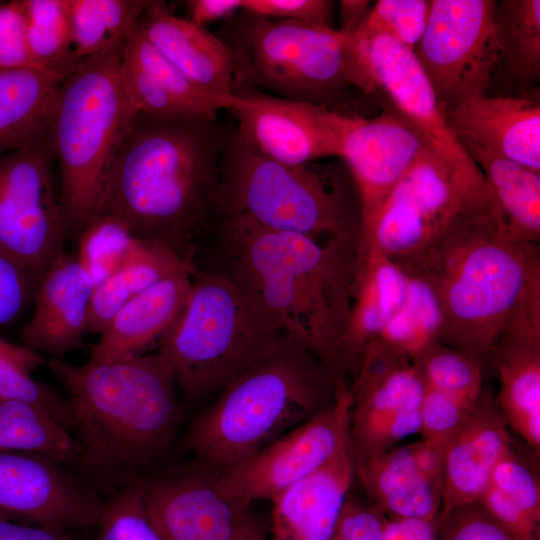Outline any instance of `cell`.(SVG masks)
Masks as SVG:
<instances>
[{
	"instance_id": "cell-1",
	"label": "cell",
	"mask_w": 540,
	"mask_h": 540,
	"mask_svg": "<svg viewBox=\"0 0 540 540\" xmlns=\"http://www.w3.org/2000/svg\"><path fill=\"white\" fill-rule=\"evenodd\" d=\"M396 263L434 291L439 342L482 364L505 334L540 339V245L510 234L500 212L465 216Z\"/></svg>"
},
{
	"instance_id": "cell-2",
	"label": "cell",
	"mask_w": 540,
	"mask_h": 540,
	"mask_svg": "<svg viewBox=\"0 0 540 540\" xmlns=\"http://www.w3.org/2000/svg\"><path fill=\"white\" fill-rule=\"evenodd\" d=\"M207 264L249 290L282 329L340 376V352L352 304L359 239L314 238L218 215Z\"/></svg>"
},
{
	"instance_id": "cell-3",
	"label": "cell",
	"mask_w": 540,
	"mask_h": 540,
	"mask_svg": "<svg viewBox=\"0 0 540 540\" xmlns=\"http://www.w3.org/2000/svg\"><path fill=\"white\" fill-rule=\"evenodd\" d=\"M224 132L215 118L136 113L111 167L99 214L192 265L218 214Z\"/></svg>"
},
{
	"instance_id": "cell-4",
	"label": "cell",
	"mask_w": 540,
	"mask_h": 540,
	"mask_svg": "<svg viewBox=\"0 0 540 540\" xmlns=\"http://www.w3.org/2000/svg\"><path fill=\"white\" fill-rule=\"evenodd\" d=\"M49 368L67 392L77 463L92 474L125 485L173 442L178 387L158 352L83 365L53 358Z\"/></svg>"
},
{
	"instance_id": "cell-5",
	"label": "cell",
	"mask_w": 540,
	"mask_h": 540,
	"mask_svg": "<svg viewBox=\"0 0 540 540\" xmlns=\"http://www.w3.org/2000/svg\"><path fill=\"white\" fill-rule=\"evenodd\" d=\"M335 383L333 372L288 334L195 418L186 447L210 471L230 469L324 408Z\"/></svg>"
},
{
	"instance_id": "cell-6",
	"label": "cell",
	"mask_w": 540,
	"mask_h": 540,
	"mask_svg": "<svg viewBox=\"0 0 540 540\" xmlns=\"http://www.w3.org/2000/svg\"><path fill=\"white\" fill-rule=\"evenodd\" d=\"M287 335L245 287L193 266L188 301L160 338L157 352L170 366L177 387L199 398L219 394Z\"/></svg>"
},
{
	"instance_id": "cell-7",
	"label": "cell",
	"mask_w": 540,
	"mask_h": 540,
	"mask_svg": "<svg viewBox=\"0 0 540 540\" xmlns=\"http://www.w3.org/2000/svg\"><path fill=\"white\" fill-rule=\"evenodd\" d=\"M121 51L82 62L56 94L49 138L67 234L79 236L98 215L111 167L137 113L122 85Z\"/></svg>"
},
{
	"instance_id": "cell-8",
	"label": "cell",
	"mask_w": 540,
	"mask_h": 540,
	"mask_svg": "<svg viewBox=\"0 0 540 540\" xmlns=\"http://www.w3.org/2000/svg\"><path fill=\"white\" fill-rule=\"evenodd\" d=\"M218 215L319 241L358 239L360 209L336 169L316 162L287 165L224 132Z\"/></svg>"
},
{
	"instance_id": "cell-9",
	"label": "cell",
	"mask_w": 540,
	"mask_h": 540,
	"mask_svg": "<svg viewBox=\"0 0 540 540\" xmlns=\"http://www.w3.org/2000/svg\"><path fill=\"white\" fill-rule=\"evenodd\" d=\"M217 36L234 55L236 89L261 88L273 96L327 106L353 85L352 35L330 25L239 11L225 20Z\"/></svg>"
},
{
	"instance_id": "cell-10",
	"label": "cell",
	"mask_w": 540,
	"mask_h": 540,
	"mask_svg": "<svg viewBox=\"0 0 540 540\" xmlns=\"http://www.w3.org/2000/svg\"><path fill=\"white\" fill-rule=\"evenodd\" d=\"M488 211L500 210L486 182L456 173L427 147L377 210L360 223V236L397 262L459 219Z\"/></svg>"
},
{
	"instance_id": "cell-11",
	"label": "cell",
	"mask_w": 540,
	"mask_h": 540,
	"mask_svg": "<svg viewBox=\"0 0 540 540\" xmlns=\"http://www.w3.org/2000/svg\"><path fill=\"white\" fill-rule=\"evenodd\" d=\"M50 138L0 155V252L40 282L65 252L67 226Z\"/></svg>"
},
{
	"instance_id": "cell-12",
	"label": "cell",
	"mask_w": 540,
	"mask_h": 540,
	"mask_svg": "<svg viewBox=\"0 0 540 540\" xmlns=\"http://www.w3.org/2000/svg\"><path fill=\"white\" fill-rule=\"evenodd\" d=\"M351 405V389L339 378L331 403L234 467L215 472L220 491L247 509L252 502L272 500L313 474L351 448Z\"/></svg>"
},
{
	"instance_id": "cell-13",
	"label": "cell",
	"mask_w": 540,
	"mask_h": 540,
	"mask_svg": "<svg viewBox=\"0 0 540 540\" xmlns=\"http://www.w3.org/2000/svg\"><path fill=\"white\" fill-rule=\"evenodd\" d=\"M494 0H432L414 55L442 108L486 93L500 63Z\"/></svg>"
},
{
	"instance_id": "cell-14",
	"label": "cell",
	"mask_w": 540,
	"mask_h": 540,
	"mask_svg": "<svg viewBox=\"0 0 540 540\" xmlns=\"http://www.w3.org/2000/svg\"><path fill=\"white\" fill-rule=\"evenodd\" d=\"M352 37L353 85L366 93L382 90L448 167L470 180L485 182L479 167L448 125L414 52L386 36Z\"/></svg>"
},
{
	"instance_id": "cell-15",
	"label": "cell",
	"mask_w": 540,
	"mask_h": 540,
	"mask_svg": "<svg viewBox=\"0 0 540 540\" xmlns=\"http://www.w3.org/2000/svg\"><path fill=\"white\" fill-rule=\"evenodd\" d=\"M350 389L354 462L379 455L418 433L424 383L407 355L374 338L364 349Z\"/></svg>"
},
{
	"instance_id": "cell-16",
	"label": "cell",
	"mask_w": 540,
	"mask_h": 540,
	"mask_svg": "<svg viewBox=\"0 0 540 540\" xmlns=\"http://www.w3.org/2000/svg\"><path fill=\"white\" fill-rule=\"evenodd\" d=\"M234 132L258 153L287 165L340 157L354 117L327 106L295 101L248 88L235 90L229 108Z\"/></svg>"
},
{
	"instance_id": "cell-17",
	"label": "cell",
	"mask_w": 540,
	"mask_h": 540,
	"mask_svg": "<svg viewBox=\"0 0 540 540\" xmlns=\"http://www.w3.org/2000/svg\"><path fill=\"white\" fill-rule=\"evenodd\" d=\"M98 498L46 457L0 451V513L27 523L64 530L95 526Z\"/></svg>"
},
{
	"instance_id": "cell-18",
	"label": "cell",
	"mask_w": 540,
	"mask_h": 540,
	"mask_svg": "<svg viewBox=\"0 0 540 540\" xmlns=\"http://www.w3.org/2000/svg\"><path fill=\"white\" fill-rule=\"evenodd\" d=\"M144 500L161 540H230L247 513L223 495L212 471L144 482Z\"/></svg>"
},
{
	"instance_id": "cell-19",
	"label": "cell",
	"mask_w": 540,
	"mask_h": 540,
	"mask_svg": "<svg viewBox=\"0 0 540 540\" xmlns=\"http://www.w3.org/2000/svg\"><path fill=\"white\" fill-rule=\"evenodd\" d=\"M427 147L395 108L373 118L354 117L341 158L358 191L360 223L377 210Z\"/></svg>"
},
{
	"instance_id": "cell-20",
	"label": "cell",
	"mask_w": 540,
	"mask_h": 540,
	"mask_svg": "<svg viewBox=\"0 0 540 540\" xmlns=\"http://www.w3.org/2000/svg\"><path fill=\"white\" fill-rule=\"evenodd\" d=\"M354 466L372 505L387 519L439 517L443 462L430 443L391 448Z\"/></svg>"
},
{
	"instance_id": "cell-21",
	"label": "cell",
	"mask_w": 540,
	"mask_h": 540,
	"mask_svg": "<svg viewBox=\"0 0 540 540\" xmlns=\"http://www.w3.org/2000/svg\"><path fill=\"white\" fill-rule=\"evenodd\" d=\"M443 112L463 148H478L540 173L538 100L484 93Z\"/></svg>"
},
{
	"instance_id": "cell-22",
	"label": "cell",
	"mask_w": 540,
	"mask_h": 540,
	"mask_svg": "<svg viewBox=\"0 0 540 540\" xmlns=\"http://www.w3.org/2000/svg\"><path fill=\"white\" fill-rule=\"evenodd\" d=\"M139 28L196 88L232 103L236 89L235 58L217 35L176 15L164 1L158 0H151Z\"/></svg>"
},
{
	"instance_id": "cell-23",
	"label": "cell",
	"mask_w": 540,
	"mask_h": 540,
	"mask_svg": "<svg viewBox=\"0 0 540 540\" xmlns=\"http://www.w3.org/2000/svg\"><path fill=\"white\" fill-rule=\"evenodd\" d=\"M510 449L508 426L495 397L483 390L471 415L446 443L440 514L478 502Z\"/></svg>"
},
{
	"instance_id": "cell-24",
	"label": "cell",
	"mask_w": 540,
	"mask_h": 540,
	"mask_svg": "<svg viewBox=\"0 0 540 540\" xmlns=\"http://www.w3.org/2000/svg\"><path fill=\"white\" fill-rule=\"evenodd\" d=\"M120 77L137 113L160 118H216L230 102L196 88L144 36L139 25L120 55Z\"/></svg>"
},
{
	"instance_id": "cell-25",
	"label": "cell",
	"mask_w": 540,
	"mask_h": 540,
	"mask_svg": "<svg viewBox=\"0 0 540 540\" xmlns=\"http://www.w3.org/2000/svg\"><path fill=\"white\" fill-rule=\"evenodd\" d=\"M94 284L76 257L66 253L37 285L35 308L22 327V344L60 359L78 347L87 333Z\"/></svg>"
},
{
	"instance_id": "cell-26",
	"label": "cell",
	"mask_w": 540,
	"mask_h": 540,
	"mask_svg": "<svg viewBox=\"0 0 540 540\" xmlns=\"http://www.w3.org/2000/svg\"><path fill=\"white\" fill-rule=\"evenodd\" d=\"M355 473L351 448L273 498L272 540H331Z\"/></svg>"
},
{
	"instance_id": "cell-27",
	"label": "cell",
	"mask_w": 540,
	"mask_h": 540,
	"mask_svg": "<svg viewBox=\"0 0 540 540\" xmlns=\"http://www.w3.org/2000/svg\"><path fill=\"white\" fill-rule=\"evenodd\" d=\"M408 276L378 247L360 236L349 320L340 352V376L354 377L368 343L401 306Z\"/></svg>"
},
{
	"instance_id": "cell-28",
	"label": "cell",
	"mask_w": 540,
	"mask_h": 540,
	"mask_svg": "<svg viewBox=\"0 0 540 540\" xmlns=\"http://www.w3.org/2000/svg\"><path fill=\"white\" fill-rule=\"evenodd\" d=\"M193 266L165 276L126 303L100 333L91 361L133 354L160 338L184 309L191 291Z\"/></svg>"
},
{
	"instance_id": "cell-29",
	"label": "cell",
	"mask_w": 540,
	"mask_h": 540,
	"mask_svg": "<svg viewBox=\"0 0 540 540\" xmlns=\"http://www.w3.org/2000/svg\"><path fill=\"white\" fill-rule=\"evenodd\" d=\"M490 359L499 379L495 401L508 428L539 454L540 340L505 334Z\"/></svg>"
},
{
	"instance_id": "cell-30",
	"label": "cell",
	"mask_w": 540,
	"mask_h": 540,
	"mask_svg": "<svg viewBox=\"0 0 540 540\" xmlns=\"http://www.w3.org/2000/svg\"><path fill=\"white\" fill-rule=\"evenodd\" d=\"M63 81L40 68H0V155L49 139Z\"/></svg>"
},
{
	"instance_id": "cell-31",
	"label": "cell",
	"mask_w": 540,
	"mask_h": 540,
	"mask_svg": "<svg viewBox=\"0 0 540 540\" xmlns=\"http://www.w3.org/2000/svg\"><path fill=\"white\" fill-rule=\"evenodd\" d=\"M482 172L515 238L540 241V173L478 148H464Z\"/></svg>"
},
{
	"instance_id": "cell-32",
	"label": "cell",
	"mask_w": 540,
	"mask_h": 540,
	"mask_svg": "<svg viewBox=\"0 0 540 540\" xmlns=\"http://www.w3.org/2000/svg\"><path fill=\"white\" fill-rule=\"evenodd\" d=\"M479 502L514 540H540L539 480L512 449L495 466Z\"/></svg>"
},
{
	"instance_id": "cell-33",
	"label": "cell",
	"mask_w": 540,
	"mask_h": 540,
	"mask_svg": "<svg viewBox=\"0 0 540 540\" xmlns=\"http://www.w3.org/2000/svg\"><path fill=\"white\" fill-rule=\"evenodd\" d=\"M151 0H66L73 57L82 62L123 49Z\"/></svg>"
},
{
	"instance_id": "cell-34",
	"label": "cell",
	"mask_w": 540,
	"mask_h": 540,
	"mask_svg": "<svg viewBox=\"0 0 540 540\" xmlns=\"http://www.w3.org/2000/svg\"><path fill=\"white\" fill-rule=\"evenodd\" d=\"M0 451L40 455L59 464L77 463L80 448L69 429L42 407L0 398Z\"/></svg>"
},
{
	"instance_id": "cell-35",
	"label": "cell",
	"mask_w": 540,
	"mask_h": 540,
	"mask_svg": "<svg viewBox=\"0 0 540 540\" xmlns=\"http://www.w3.org/2000/svg\"><path fill=\"white\" fill-rule=\"evenodd\" d=\"M184 266H192L168 249L145 241L127 263L94 287L87 332L98 333L131 299L165 276Z\"/></svg>"
},
{
	"instance_id": "cell-36",
	"label": "cell",
	"mask_w": 540,
	"mask_h": 540,
	"mask_svg": "<svg viewBox=\"0 0 540 540\" xmlns=\"http://www.w3.org/2000/svg\"><path fill=\"white\" fill-rule=\"evenodd\" d=\"M495 37L508 74L520 81L540 76V1H497Z\"/></svg>"
},
{
	"instance_id": "cell-37",
	"label": "cell",
	"mask_w": 540,
	"mask_h": 540,
	"mask_svg": "<svg viewBox=\"0 0 540 540\" xmlns=\"http://www.w3.org/2000/svg\"><path fill=\"white\" fill-rule=\"evenodd\" d=\"M36 66L65 80L76 69L66 0H22Z\"/></svg>"
},
{
	"instance_id": "cell-38",
	"label": "cell",
	"mask_w": 540,
	"mask_h": 540,
	"mask_svg": "<svg viewBox=\"0 0 540 540\" xmlns=\"http://www.w3.org/2000/svg\"><path fill=\"white\" fill-rule=\"evenodd\" d=\"M405 273L408 276L405 298L377 337L412 359L430 343L438 341L442 313L428 283Z\"/></svg>"
},
{
	"instance_id": "cell-39",
	"label": "cell",
	"mask_w": 540,
	"mask_h": 540,
	"mask_svg": "<svg viewBox=\"0 0 540 540\" xmlns=\"http://www.w3.org/2000/svg\"><path fill=\"white\" fill-rule=\"evenodd\" d=\"M412 362L424 386L474 407L483 392L482 364L462 352L434 341Z\"/></svg>"
},
{
	"instance_id": "cell-40",
	"label": "cell",
	"mask_w": 540,
	"mask_h": 540,
	"mask_svg": "<svg viewBox=\"0 0 540 540\" xmlns=\"http://www.w3.org/2000/svg\"><path fill=\"white\" fill-rule=\"evenodd\" d=\"M78 237L75 257L94 287L127 263L145 242L121 220L104 214L94 217Z\"/></svg>"
},
{
	"instance_id": "cell-41",
	"label": "cell",
	"mask_w": 540,
	"mask_h": 540,
	"mask_svg": "<svg viewBox=\"0 0 540 540\" xmlns=\"http://www.w3.org/2000/svg\"><path fill=\"white\" fill-rule=\"evenodd\" d=\"M42 363L41 353L0 336V398L36 404L70 429L71 417L66 401L32 377V372Z\"/></svg>"
},
{
	"instance_id": "cell-42",
	"label": "cell",
	"mask_w": 540,
	"mask_h": 540,
	"mask_svg": "<svg viewBox=\"0 0 540 540\" xmlns=\"http://www.w3.org/2000/svg\"><path fill=\"white\" fill-rule=\"evenodd\" d=\"M95 526V540H161L147 513L142 481L119 488L103 504Z\"/></svg>"
},
{
	"instance_id": "cell-43",
	"label": "cell",
	"mask_w": 540,
	"mask_h": 540,
	"mask_svg": "<svg viewBox=\"0 0 540 540\" xmlns=\"http://www.w3.org/2000/svg\"><path fill=\"white\" fill-rule=\"evenodd\" d=\"M430 5L431 0H379L352 35L390 37L413 51L426 29Z\"/></svg>"
},
{
	"instance_id": "cell-44",
	"label": "cell",
	"mask_w": 540,
	"mask_h": 540,
	"mask_svg": "<svg viewBox=\"0 0 540 540\" xmlns=\"http://www.w3.org/2000/svg\"><path fill=\"white\" fill-rule=\"evenodd\" d=\"M438 540H514V538L478 501L440 514Z\"/></svg>"
},
{
	"instance_id": "cell-45",
	"label": "cell",
	"mask_w": 540,
	"mask_h": 540,
	"mask_svg": "<svg viewBox=\"0 0 540 540\" xmlns=\"http://www.w3.org/2000/svg\"><path fill=\"white\" fill-rule=\"evenodd\" d=\"M474 407L424 386L418 433L424 439L448 440L468 419Z\"/></svg>"
},
{
	"instance_id": "cell-46",
	"label": "cell",
	"mask_w": 540,
	"mask_h": 540,
	"mask_svg": "<svg viewBox=\"0 0 540 540\" xmlns=\"http://www.w3.org/2000/svg\"><path fill=\"white\" fill-rule=\"evenodd\" d=\"M35 67L22 0L0 1V68Z\"/></svg>"
},
{
	"instance_id": "cell-47",
	"label": "cell",
	"mask_w": 540,
	"mask_h": 540,
	"mask_svg": "<svg viewBox=\"0 0 540 540\" xmlns=\"http://www.w3.org/2000/svg\"><path fill=\"white\" fill-rule=\"evenodd\" d=\"M241 11L275 20L330 25L333 2L329 0H242Z\"/></svg>"
},
{
	"instance_id": "cell-48",
	"label": "cell",
	"mask_w": 540,
	"mask_h": 540,
	"mask_svg": "<svg viewBox=\"0 0 540 540\" xmlns=\"http://www.w3.org/2000/svg\"><path fill=\"white\" fill-rule=\"evenodd\" d=\"M38 283L22 266L0 252V325L12 321L34 297Z\"/></svg>"
},
{
	"instance_id": "cell-49",
	"label": "cell",
	"mask_w": 540,
	"mask_h": 540,
	"mask_svg": "<svg viewBox=\"0 0 540 540\" xmlns=\"http://www.w3.org/2000/svg\"><path fill=\"white\" fill-rule=\"evenodd\" d=\"M387 521L372 504L348 496L331 540H380Z\"/></svg>"
},
{
	"instance_id": "cell-50",
	"label": "cell",
	"mask_w": 540,
	"mask_h": 540,
	"mask_svg": "<svg viewBox=\"0 0 540 540\" xmlns=\"http://www.w3.org/2000/svg\"><path fill=\"white\" fill-rule=\"evenodd\" d=\"M439 517L431 520L388 519L380 540H438Z\"/></svg>"
},
{
	"instance_id": "cell-51",
	"label": "cell",
	"mask_w": 540,
	"mask_h": 540,
	"mask_svg": "<svg viewBox=\"0 0 540 540\" xmlns=\"http://www.w3.org/2000/svg\"><path fill=\"white\" fill-rule=\"evenodd\" d=\"M187 18L197 26L206 25L218 20H226L241 11L242 0H188Z\"/></svg>"
},
{
	"instance_id": "cell-52",
	"label": "cell",
	"mask_w": 540,
	"mask_h": 540,
	"mask_svg": "<svg viewBox=\"0 0 540 540\" xmlns=\"http://www.w3.org/2000/svg\"><path fill=\"white\" fill-rule=\"evenodd\" d=\"M0 540H69L62 530L21 523L0 513Z\"/></svg>"
},
{
	"instance_id": "cell-53",
	"label": "cell",
	"mask_w": 540,
	"mask_h": 540,
	"mask_svg": "<svg viewBox=\"0 0 540 540\" xmlns=\"http://www.w3.org/2000/svg\"><path fill=\"white\" fill-rule=\"evenodd\" d=\"M370 9V2L366 0L340 1V28L347 35H352L364 20Z\"/></svg>"
},
{
	"instance_id": "cell-54",
	"label": "cell",
	"mask_w": 540,
	"mask_h": 540,
	"mask_svg": "<svg viewBox=\"0 0 540 540\" xmlns=\"http://www.w3.org/2000/svg\"><path fill=\"white\" fill-rule=\"evenodd\" d=\"M230 540H266L260 525L246 513Z\"/></svg>"
}]
</instances>
